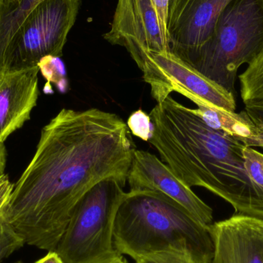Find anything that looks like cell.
Listing matches in <instances>:
<instances>
[{"instance_id":"cell-24","label":"cell","mask_w":263,"mask_h":263,"mask_svg":"<svg viewBox=\"0 0 263 263\" xmlns=\"http://www.w3.org/2000/svg\"><path fill=\"white\" fill-rule=\"evenodd\" d=\"M250 147H259L263 148V131L258 130L256 134L241 141Z\"/></svg>"},{"instance_id":"cell-14","label":"cell","mask_w":263,"mask_h":263,"mask_svg":"<svg viewBox=\"0 0 263 263\" xmlns=\"http://www.w3.org/2000/svg\"><path fill=\"white\" fill-rule=\"evenodd\" d=\"M43 0H10L0 3V59L17 29Z\"/></svg>"},{"instance_id":"cell-11","label":"cell","mask_w":263,"mask_h":263,"mask_svg":"<svg viewBox=\"0 0 263 263\" xmlns=\"http://www.w3.org/2000/svg\"><path fill=\"white\" fill-rule=\"evenodd\" d=\"M208 230L214 245L211 263H263V219L236 214Z\"/></svg>"},{"instance_id":"cell-16","label":"cell","mask_w":263,"mask_h":263,"mask_svg":"<svg viewBox=\"0 0 263 263\" xmlns=\"http://www.w3.org/2000/svg\"><path fill=\"white\" fill-rule=\"evenodd\" d=\"M244 165L250 179L263 191V154L253 147L246 146Z\"/></svg>"},{"instance_id":"cell-3","label":"cell","mask_w":263,"mask_h":263,"mask_svg":"<svg viewBox=\"0 0 263 263\" xmlns=\"http://www.w3.org/2000/svg\"><path fill=\"white\" fill-rule=\"evenodd\" d=\"M114 244L133 260L153 253H186L211 263L214 245L208 227L168 196L150 190L125 193L114 224Z\"/></svg>"},{"instance_id":"cell-2","label":"cell","mask_w":263,"mask_h":263,"mask_svg":"<svg viewBox=\"0 0 263 263\" xmlns=\"http://www.w3.org/2000/svg\"><path fill=\"white\" fill-rule=\"evenodd\" d=\"M149 117L148 142L179 180L190 188L206 189L229 202L236 214L263 219V191L246 170L243 142L213 129L195 109L171 96L157 103Z\"/></svg>"},{"instance_id":"cell-23","label":"cell","mask_w":263,"mask_h":263,"mask_svg":"<svg viewBox=\"0 0 263 263\" xmlns=\"http://www.w3.org/2000/svg\"><path fill=\"white\" fill-rule=\"evenodd\" d=\"M245 112L258 129L263 131V108L246 107Z\"/></svg>"},{"instance_id":"cell-7","label":"cell","mask_w":263,"mask_h":263,"mask_svg":"<svg viewBox=\"0 0 263 263\" xmlns=\"http://www.w3.org/2000/svg\"><path fill=\"white\" fill-rule=\"evenodd\" d=\"M149 85L151 95L158 103L178 92L198 107L236 112L235 96L198 72L186 62L168 52H145L134 60Z\"/></svg>"},{"instance_id":"cell-9","label":"cell","mask_w":263,"mask_h":263,"mask_svg":"<svg viewBox=\"0 0 263 263\" xmlns=\"http://www.w3.org/2000/svg\"><path fill=\"white\" fill-rule=\"evenodd\" d=\"M232 0H170L166 31L170 51L185 59L213 34L216 22Z\"/></svg>"},{"instance_id":"cell-20","label":"cell","mask_w":263,"mask_h":263,"mask_svg":"<svg viewBox=\"0 0 263 263\" xmlns=\"http://www.w3.org/2000/svg\"><path fill=\"white\" fill-rule=\"evenodd\" d=\"M57 57H46L43 59L39 68L48 81L53 82L54 83L61 82L64 80V68L63 64Z\"/></svg>"},{"instance_id":"cell-6","label":"cell","mask_w":263,"mask_h":263,"mask_svg":"<svg viewBox=\"0 0 263 263\" xmlns=\"http://www.w3.org/2000/svg\"><path fill=\"white\" fill-rule=\"evenodd\" d=\"M81 0H43L26 16L0 59V77L60 58L75 25Z\"/></svg>"},{"instance_id":"cell-21","label":"cell","mask_w":263,"mask_h":263,"mask_svg":"<svg viewBox=\"0 0 263 263\" xmlns=\"http://www.w3.org/2000/svg\"><path fill=\"white\" fill-rule=\"evenodd\" d=\"M14 184L9 180L7 175L0 176V220L3 219L6 207L10 200Z\"/></svg>"},{"instance_id":"cell-17","label":"cell","mask_w":263,"mask_h":263,"mask_svg":"<svg viewBox=\"0 0 263 263\" xmlns=\"http://www.w3.org/2000/svg\"><path fill=\"white\" fill-rule=\"evenodd\" d=\"M24 244V241L15 233L12 227L2 219L0 220V263L15 250L23 247Z\"/></svg>"},{"instance_id":"cell-19","label":"cell","mask_w":263,"mask_h":263,"mask_svg":"<svg viewBox=\"0 0 263 263\" xmlns=\"http://www.w3.org/2000/svg\"><path fill=\"white\" fill-rule=\"evenodd\" d=\"M134 261L135 263H202L186 253L176 251L153 253Z\"/></svg>"},{"instance_id":"cell-1","label":"cell","mask_w":263,"mask_h":263,"mask_svg":"<svg viewBox=\"0 0 263 263\" xmlns=\"http://www.w3.org/2000/svg\"><path fill=\"white\" fill-rule=\"evenodd\" d=\"M134 142L127 123L97 108L63 109L42 130L36 151L3 215L25 244L55 251L83 196L114 178L127 182Z\"/></svg>"},{"instance_id":"cell-18","label":"cell","mask_w":263,"mask_h":263,"mask_svg":"<svg viewBox=\"0 0 263 263\" xmlns=\"http://www.w3.org/2000/svg\"><path fill=\"white\" fill-rule=\"evenodd\" d=\"M127 126L132 134L136 137L144 141L149 140L153 128L149 114L141 109L133 112L128 120Z\"/></svg>"},{"instance_id":"cell-10","label":"cell","mask_w":263,"mask_h":263,"mask_svg":"<svg viewBox=\"0 0 263 263\" xmlns=\"http://www.w3.org/2000/svg\"><path fill=\"white\" fill-rule=\"evenodd\" d=\"M127 182L130 190H150L168 196L205 227L213 223V209L149 152L135 150Z\"/></svg>"},{"instance_id":"cell-29","label":"cell","mask_w":263,"mask_h":263,"mask_svg":"<svg viewBox=\"0 0 263 263\" xmlns=\"http://www.w3.org/2000/svg\"><path fill=\"white\" fill-rule=\"evenodd\" d=\"M13 263H24V262H22V261H16V262H15Z\"/></svg>"},{"instance_id":"cell-26","label":"cell","mask_w":263,"mask_h":263,"mask_svg":"<svg viewBox=\"0 0 263 263\" xmlns=\"http://www.w3.org/2000/svg\"><path fill=\"white\" fill-rule=\"evenodd\" d=\"M6 164V150L4 142L0 141V176L4 175Z\"/></svg>"},{"instance_id":"cell-5","label":"cell","mask_w":263,"mask_h":263,"mask_svg":"<svg viewBox=\"0 0 263 263\" xmlns=\"http://www.w3.org/2000/svg\"><path fill=\"white\" fill-rule=\"evenodd\" d=\"M124 194V186L109 178L83 196L55 249L65 262L110 263L123 256L114 244V224Z\"/></svg>"},{"instance_id":"cell-30","label":"cell","mask_w":263,"mask_h":263,"mask_svg":"<svg viewBox=\"0 0 263 263\" xmlns=\"http://www.w3.org/2000/svg\"><path fill=\"white\" fill-rule=\"evenodd\" d=\"M127 263H129V262H127Z\"/></svg>"},{"instance_id":"cell-12","label":"cell","mask_w":263,"mask_h":263,"mask_svg":"<svg viewBox=\"0 0 263 263\" xmlns=\"http://www.w3.org/2000/svg\"><path fill=\"white\" fill-rule=\"evenodd\" d=\"M35 67L0 77V141L4 142L30 119L39 97Z\"/></svg>"},{"instance_id":"cell-4","label":"cell","mask_w":263,"mask_h":263,"mask_svg":"<svg viewBox=\"0 0 263 263\" xmlns=\"http://www.w3.org/2000/svg\"><path fill=\"white\" fill-rule=\"evenodd\" d=\"M263 46V0H232L210 38L184 61L235 96L238 69Z\"/></svg>"},{"instance_id":"cell-28","label":"cell","mask_w":263,"mask_h":263,"mask_svg":"<svg viewBox=\"0 0 263 263\" xmlns=\"http://www.w3.org/2000/svg\"><path fill=\"white\" fill-rule=\"evenodd\" d=\"M8 1H10V0H0V3H6Z\"/></svg>"},{"instance_id":"cell-8","label":"cell","mask_w":263,"mask_h":263,"mask_svg":"<svg viewBox=\"0 0 263 263\" xmlns=\"http://www.w3.org/2000/svg\"><path fill=\"white\" fill-rule=\"evenodd\" d=\"M103 37L126 48L133 60L145 52L170 51L152 0H118L110 29Z\"/></svg>"},{"instance_id":"cell-25","label":"cell","mask_w":263,"mask_h":263,"mask_svg":"<svg viewBox=\"0 0 263 263\" xmlns=\"http://www.w3.org/2000/svg\"><path fill=\"white\" fill-rule=\"evenodd\" d=\"M34 263H66L60 255L55 251H49V253L41 259Z\"/></svg>"},{"instance_id":"cell-13","label":"cell","mask_w":263,"mask_h":263,"mask_svg":"<svg viewBox=\"0 0 263 263\" xmlns=\"http://www.w3.org/2000/svg\"><path fill=\"white\" fill-rule=\"evenodd\" d=\"M196 114L213 129L223 131L242 141L256 134L258 128L245 110L240 114L219 109L198 107Z\"/></svg>"},{"instance_id":"cell-22","label":"cell","mask_w":263,"mask_h":263,"mask_svg":"<svg viewBox=\"0 0 263 263\" xmlns=\"http://www.w3.org/2000/svg\"><path fill=\"white\" fill-rule=\"evenodd\" d=\"M168 2H170V0H152V3H153V6L156 9V12H157L162 32H163L164 35H165L167 40H168V37H167L166 22Z\"/></svg>"},{"instance_id":"cell-27","label":"cell","mask_w":263,"mask_h":263,"mask_svg":"<svg viewBox=\"0 0 263 263\" xmlns=\"http://www.w3.org/2000/svg\"><path fill=\"white\" fill-rule=\"evenodd\" d=\"M128 261L126 259H125L123 258V256H122L120 259H117V260L114 261V262L110 263H127Z\"/></svg>"},{"instance_id":"cell-15","label":"cell","mask_w":263,"mask_h":263,"mask_svg":"<svg viewBox=\"0 0 263 263\" xmlns=\"http://www.w3.org/2000/svg\"><path fill=\"white\" fill-rule=\"evenodd\" d=\"M241 97L246 107L263 108V46L239 76Z\"/></svg>"}]
</instances>
